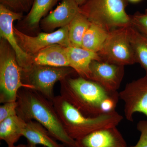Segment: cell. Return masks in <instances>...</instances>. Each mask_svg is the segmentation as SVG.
<instances>
[{
    "label": "cell",
    "instance_id": "1",
    "mask_svg": "<svg viewBox=\"0 0 147 147\" xmlns=\"http://www.w3.org/2000/svg\"><path fill=\"white\" fill-rule=\"evenodd\" d=\"M61 82V95L87 117L115 111L119 93L106 90L96 82L79 76Z\"/></svg>",
    "mask_w": 147,
    "mask_h": 147
},
{
    "label": "cell",
    "instance_id": "2",
    "mask_svg": "<svg viewBox=\"0 0 147 147\" xmlns=\"http://www.w3.org/2000/svg\"><path fill=\"white\" fill-rule=\"evenodd\" d=\"M16 109L17 115L26 122L39 123L55 139L66 147H76V141L66 132L52 101L40 93L22 88L18 91Z\"/></svg>",
    "mask_w": 147,
    "mask_h": 147
},
{
    "label": "cell",
    "instance_id": "3",
    "mask_svg": "<svg viewBox=\"0 0 147 147\" xmlns=\"http://www.w3.org/2000/svg\"><path fill=\"white\" fill-rule=\"evenodd\" d=\"M52 102L66 132L75 140L99 129L117 127L123 119L116 111L86 117L61 95L55 96Z\"/></svg>",
    "mask_w": 147,
    "mask_h": 147
},
{
    "label": "cell",
    "instance_id": "4",
    "mask_svg": "<svg viewBox=\"0 0 147 147\" xmlns=\"http://www.w3.org/2000/svg\"><path fill=\"white\" fill-rule=\"evenodd\" d=\"M126 0H86L79 11L90 22L108 32L131 26L125 11Z\"/></svg>",
    "mask_w": 147,
    "mask_h": 147
},
{
    "label": "cell",
    "instance_id": "5",
    "mask_svg": "<svg viewBox=\"0 0 147 147\" xmlns=\"http://www.w3.org/2000/svg\"><path fill=\"white\" fill-rule=\"evenodd\" d=\"M23 70L19 65L15 53L5 40L0 44V102L17 100L18 91L22 88L33 90L23 81Z\"/></svg>",
    "mask_w": 147,
    "mask_h": 147
},
{
    "label": "cell",
    "instance_id": "6",
    "mask_svg": "<svg viewBox=\"0 0 147 147\" xmlns=\"http://www.w3.org/2000/svg\"><path fill=\"white\" fill-rule=\"evenodd\" d=\"M74 71L70 67L34 65L28 71L22 72L23 81L25 84L32 86L33 90L52 101L55 96V84L65 79Z\"/></svg>",
    "mask_w": 147,
    "mask_h": 147
},
{
    "label": "cell",
    "instance_id": "7",
    "mask_svg": "<svg viewBox=\"0 0 147 147\" xmlns=\"http://www.w3.org/2000/svg\"><path fill=\"white\" fill-rule=\"evenodd\" d=\"M128 27L109 32L104 45L97 53L102 61L124 66L136 63L129 38Z\"/></svg>",
    "mask_w": 147,
    "mask_h": 147
},
{
    "label": "cell",
    "instance_id": "8",
    "mask_svg": "<svg viewBox=\"0 0 147 147\" xmlns=\"http://www.w3.org/2000/svg\"><path fill=\"white\" fill-rule=\"evenodd\" d=\"M13 31L20 47L30 56H33L45 47L55 44L66 47L71 46L69 39V25L53 32L40 33L36 36L26 34L14 27Z\"/></svg>",
    "mask_w": 147,
    "mask_h": 147
},
{
    "label": "cell",
    "instance_id": "9",
    "mask_svg": "<svg viewBox=\"0 0 147 147\" xmlns=\"http://www.w3.org/2000/svg\"><path fill=\"white\" fill-rule=\"evenodd\" d=\"M23 13L15 12L0 4V35L7 41L16 55L17 62L23 72L28 71L34 65L32 56L26 53L20 47L13 31V22L21 20Z\"/></svg>",
    "mask_w": 147,
    "mask_h": 147
},
{
    "label": "cell",
    "instance_id": "10",
    "mask_svg": "<svg viewBox=\"0 0 147 147\" xmlns=\"http://www.w3.org/2000/svg\"><path fill=\"white\" fill-rule=\"evenodd\" d=\"M119 97L124 102L125 116L127 121L133 122L136 113L147 117V76L127 84L119 93Z\"/></svg>",
    "mask_w": 147,
    "mask_h": 147
},
{
    "label": "cell",
    "instance_id": "11",
    "mask_svg": "<svg viewBox=\"0 0 147 147\" xmlns=\"http://www.w3.org/2000/svg\"><path fill=\"white\" fill-rule=\"evenodd\" d=\"M90 80L110 92H118L124 75V66L94 60L90 65Z\"/></svg>",
    "mask_w": 147,
    "mask_h": 147
},
{
    "label": "cell",
    "instance_id": "12",
    "mask_svg": "<svg viewBox=\"0 0 147 147\" xmlns=\"http://www.w3.org/2000/svg\"><path fill=\"white\" fill-rule=\"evenodd\" d=\"M76 147H127L117 127L96 130L75 140Z\"/></svg>",
    "mask_w": 147,
    "mask_h": 147
},
{
    "label": "cell",
    "instance_id": "13",
    "mask_svg": "<svg viewBox=\"0 0 147 147\" xmlns=\"http://www.w3.org/2000/svg\"><path fill=\"white\" fill-rule=\"evenodd\" d=\"M79 12V6L74 0H61L57 7L40 21L42 29L51 31L68 26Z\"/></svg>",
    "mask_w": 147,
    "mask_h": 147
},
{
    "label": "cell",
    "instance_id": "14",
    "mask_svg": "<svg viewBox=\"0 0 147 147\" xmlns=\"http://www.w3.org/2000/svg\"><path fill=\"white\" fill-rule=\"evenodd\" d=\"M67 53L69 67L73 69L79 76L90 79V65L93 61H102L97 53L86 50L82 47H67Z\"/></svg>",
    "mask_w": 147,
    "mask_h": 147
},
{
    "label": "cell",
    "instance_id": "15",
    "mask_svg": "<svg viewBox=\"0 0 147 147\" xmlns=\"http://www.w3.org/2000/svg\"><path fill=\"white\" fill-rule=\"evenodd\" d=\"M67 47L59 44L48 46L32 56L34 65L69 67Z\"/></svg>",
    "mask_w": 147,
    "mask_h": 147
},
{
    "label": "cell",
    "instance_id": "16",
    "mask_svg": "<svg viewBox=\"0 0 147 147\" xmlns=\"http://www.w3.org/2000/svg\"><path fill=\"white\" fill-rule=\"evenodd\" d=\"M23 136L26 138L28 144L47 147H65L63 144H58L47 129L36 121L27 122Z\"/></svg>",
    "mask_w": 147,
    "mask_h": 147
},
{
    "label": "cell",
    "instance_id": "17",
    "mask_svg": "<svg viewBox=\"0 0 147 147\" xmlns=\"http://www.w3.org/2000/svg\"><path fill=\"white\" fill-rule=\"evenodd\" d=\"M26 124L17 115L4 120L0 122V139L5 142L8 147L14 146L23 136Z\"/></svg>",
    "mask_w": 147,
    "mask_h": 147
},
{
    "label": "cell",
    "instance_id": "18",
    "mask_svg": "<svg viewBox=\"0 0 147 147\" xmlns=\"http://www.w3.org/2000/svg\"><path fill=\"white\" fill-rule=\"evenodd\" d=\"M127 30L136 63L144 69L147 76V37L133 26H129Z\"/></svg>",
    "mask_w": 147,
    "mask_h": 147
},
{
    "label": "cell",
    "instance_id": "19",
    "mask_svg": "<svg viewBox=\"0 0 147 147\" xmlns=\"http://www.w3.org/2000/svg\"><path fill=\"white\" fill-rule=\"evenodd\" d=\"M109 32L103 28L91 23L83 37L82 48L98 53L104 45Z\"/></svg>",
    "mask_w": 147,
    "mask_h": 147
},
{
    "label": "cell",
    "instance_id": "20",
    "mask_svg": "<svg viewBox=\"0 0 147 147\" xmlns=\"http://www.w3.org/2000/svg\"><path fill=\"white\" fill-rule=\"evenodd\" d=\"M91 22L79 11L69 25V39L71 46L82 47V40Z\"/></svg>",
    "mask_w": 147,
    "mask_h": 147
},
{
    "label": "cell",
    "instance_id": "21",
    "mask_svg": "<svg viewBox=\"0 0 147 147\" xmlns=\"http://www.w3.org/2000/svg\"><path fill=\"white\" fill-rule=\"evenodd\" d=\"M60 0H34L32 8L26 18L27 25L32 28L38 26L42 17Z\"/></svg>",
    "mask_w": 147,
    "mask_h": 147
},
{
    "label": "cell",
    "instance_id": "22",
    "mask_svg": "<svg viewBox=\"0 0 147 147\" xmlns=\"http://www.w3.org/2000/svg\"><path fill=\"white\" fill-rule=\"evenodd\" d=\"M1 4L11 10L23 13L29 12L32 8L34 0H0Z\"/></svg>",
    "mask_w": 147,
    "mask_h": 147
},
{
    "label": "cell",
    "instance_id": "23",
    "mask_svg": "<svg viewBox=\"0 0 147 147\" xmlns=\"http://www.w3.org/2000/svg\"><path fill=\"white\" fill-rule=\"evenodd\" d=\"M130 16L131 26L147 37V13L137 12Z\"/></svg>",
    "mask_w": 147,
    "mask_h": 147
},
{
    "label": "cell",
    "instance_id": "24",
    "mask_svg": "<svg viewBox=\"0 0 147 147\" xmlns=\"http://www.w3.org/2000/svg\"><path fill=\"white\" fill-rule=\"evenodd\" d=\"M17 101L7 102L0 106V122L9 117L17 115Z\"/></svg>",
    "mask_w": 147,
    "mask_h": 147
},
{
    "label": "cell",
    "instance_id": "25",
    "mask_svg": "<svg viewBox=\"0 0 147 147\" xmlns=\"http://www.w3.org/2000/svg\"><path fill=\"white\" fill-rule=\"evenodd\" d=\"M137 129L141 134L139 141L134 146L127 147H147V120L139 121Z\"/></svg>",
    "mask_w": 147,
    "mask_h": 147
},
{
    "label": "cell",
    "instance_id": "26",
    "mask_svg": "<svg viewBox=\"0 0 147 147\" xmlns=\"http://www.w3.org/2000/svg\"><path fill=\"white\" fill-rule=\"evenodd\" d=\"M74 1H75L76 3L80 6L82 5L86 1V0H74Z\"/></svg>",
    "mask_w": 147,
    "mask_h": 147
},
{
    "label": "cell",
    "instance_id": "27",
    "mask_svg": "<svg viewBox=\"0 0 147 147\" xmlns=\"http://www.w3.org/2000/svg\"><path fill=\"white\" fill-rule=\"evenodd\" d=\"M7 147H27V145L24 144H19L17 146H12Z\"/></svg>",
    "mask_w": 147,
    "mask_h": 147
},
{
    "label": "cell",
    "instance_id": "28",
    "mask_svg": "<svg viewBox=\"0 0 147 147\" xmlns=\"http://www.w3.org/2000/svg\"><path fill=\"white\" fill-rule=\"evenodd\" d=\"M27 147H37L36 145L32 144H28L27 145Z\"/></svg>",
    "mask_w": 147,
    "mask_h": 147
},
{
    "label": "cell",
    "instance_id": "29",
    "mask_svg": "<svg viewBox=\"0 0 147 147\" xmlns=\"http://www.w3.org/2000/svg\"><path fill=\"white\" fill-rule=\"evenodd\" d=\"M127 1H129L131 2L136 3L139 1L141 0H127Z\"/></svg>",
    "mask_w": 147,
    "mask_h": 147
},
{
    "label": "cell",
    "instance_id": "30",
    "mask_svg": "<svg viewBox=\"0 0 147 147\" xmlns=\"http://www.w3.org/2000/svg\"><path fill=\"white\" fill-rule=\"evenodd\" d=\"M145 13H147V8L146 9V11H145Z\"/></svg>",
    "mask_w": 147,
    "mask_h": 147
}]
</instances>
